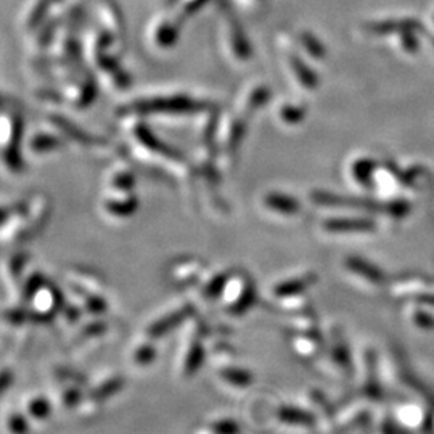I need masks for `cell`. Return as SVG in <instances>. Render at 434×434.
Listing matches in <instances>:
<instances>
[{"label":"cell","mask_w":434,"mask_h":434,"mask_svg":"<svg viewBox=\"0 0 434 434\" xmlns=\"http://www.w3.org/2000/svg\"><path fill=\"white\" fill-rule=\"evenodd\" d=\"M183 19L174 12V10H166L154 17L148 24L147 39L154 50L166 52V50L176 46L179 33H181V23Z\"/></svg>","instance_id":"cell-1"},{"label":"cell","mask_w":434,"mask_h":434,"mask_svg":"<svg viewBox=\"0 0 434 434\" xmlns=\"http://www.w3.org/2000/svg\"><path fill=\"white\" fill-rule=\"evenodd\" d=\"M124 385H126V381H124L123 375H111L108 378H103L92 389H87L86 394H84L81 407H79V412L82 415L92 417L93 413L102 410L105 404L111 401L113 397H116L124 389Z\"/></svg>","instance_id":"cell-2"},{"label":"cell","mask_w":434,"mask_h":434,"mask_svg":"<svg viewBox=\"0 0 434 434\" xmlns=\"http://www.w3.org/2000/svg\"><path fill=\"white\" fill-rule=\"evenodd\" d=\"M224 33V46L226 50L230 53L237 62H248L251 58V47H249V41L244 36L243 29L237 21L232 18H227V21L222 26Z\"/></svg>","instance_id":"cell-3"},{"label":"cell","mask_w":434,"mask_h":434,"mask_svg":"<svg viewBox=\"0 0 434 434\" xmlns=\"http://www.w3.org/2000/svg\"><path fill=\"white\" fill-rule=\"evenodd\" d=\"M53 3H57V0H26L19 17V24L24 31H36L39 24L48 18Z\"/></svg>","instance_id":"cell-4"},{"label":"cell","mask_w":434,"mask_h":434,"mask_svg":"<svg viewBox=\"0 0 434 434\" xmlns=\"http://www.w3.org/2000/svg\"><path fill=\"white\" fill-rule=\"evenodd\" d=\"M188 316H190V309L188 307H181L177 309V311L169 312L166 316L156 318L153 323H150V327L145 330V336L148 339H158L168 335L169 332L177 328L182 322H186V318Z\"/></svg>","instance_id":"cell-5"},{"label":"cell","mask_w":434,"mask_h":434,"mask_svg":"<svg viewBox=\"0 0 434 434\" xmlns=\"http://www.w3.org/2000/svg\"><path fill=\"white\" fill-rule=\"evenodd\" d=\"M97 15L98 19L103 24V29L109 34V36L113 39L123 37L124 29L123 18L121 13L118 12V8L113 5V2H109V0H102V2L97 5Z\"/></svg>","instance_id":"cell-6"},{"label":"cell","mask_w":434,"mask_h":434,"mask_svg":"<svg viewBox=\"0 0 434 434\" xmlns=\"http://www.w3.org/2000/svg\"><path fill=\"white\" fill-rule=\"evenodd\" d=\"M84 394H86L84 385L58 381L57 404L63 408V410H74V408L81 407V404L84 401Z\"/></svg>","instance_id":"cell-7"},{"label":"cell","mask_w":434,"mask_h":434,"mask_svg":"<svg viewBox=\"0 0 434 434\" xmlns=\"http://www.w3.org/2000/svg\"><path fill=\"white\" fill-rule=\"evenodd\" d=\"M24 413L31 422L46 423L53 413V404L44 396H34L24 404Z\"/></svg>","instance_id":"cell-8"},{"label":"cell","mask_w":434,"mask_h":434,"mask_svg":"<svg viewBox=\"0 0 434 434\" xmlns=\"http://www.w3.org/2000/svg\"><path fill=\"white\" fill-rule=\"evenodd\" d=\"M203 363V346L199 341H192L186 347V351H182L181 356V373L186 378L192 377L195 372L199 370Z\"/></svg>","instance_id":"cell-9"},{"label":"cell","mask_w":434,"mask_h":434,"mask_svg":"<svg viewBox=\"0 0 434 434\" xmlns=\"http://www.w3.org/2000/svg\"><path fill=\"white\" fill-rule=\"evenodd\" d=\"M264 204H266V208L271 209V211L285 214V216L298 214L299 209H301L296 199L289 198L288 195L285 197V195H280V193L267 195L266 199H264Z\"/></svg>","instance_id":"cell-10"},{"label":"cell","mask_w":434,"mask_h":434,"mask_svg":"<svg viewBox=\"0 0 434 434\" xmlns=\"http://www.w3.org/2000/svg\"><path fill=\"white\" fill-rule=\"evenodd\" d=\"M323 228L328 232H367L373 230L375 226L370 221H361V219H333L323 224Z\"/></svg>","instance_id":"cell-11"},{"label":"cell","mask_w":434,"mask_h":434,"mask_svg":"<svg viewBox=\"0 0 434 434\" xmlns=\"http://www.w3.org/2000/svg\"><path fill=\"white\" fill-rule=\"evenodd\" d=\"M346 266L349 271L356 272V275L365 278L367 282L370 283H377V285H380V283L385 280V277H383V272L380 271V269L372 266V264H368L365 261H362V259H347Z\"/></svg>","instance_id":"cell-12"},{"label":"cell","mask_w":434,"mask_h":434,"mask_svg":"<svg viewBox=\"0 0 434 434\" xmlns=\"http://www.w3.org/2000/svg\"><path fill=\"white\" fill-rule=\"evenodd\" d=\"M154 359H156V349H154L153 344L148 341H143L138 344V346L134 347L132 356H131L132 363L138 368H145V367L152 365V363L154 362Z\"/></svg>","instance_id":"cell-13"},{"label":"cell","mask_w":434,"mask_h":434,"mask_svg":"<svg viewBox=\"0 0 434 434\" xmlns=\"http://www.w3.org/2000/svg\"><path fill=\"white\" fill-rule=\"evenodd\" d=\"M5 430L8 434H29L31 433V420L24 412H12L5 420Z\"/></svg>","instance_id":"cell-14"},{"label":"cell","mask_w":434,"mask_h":434,"mask_svg":"<svg viewBox=\"0 0 434 434\" xmlns=\"http://www.w3.org/2000/svg\"><path fill=\"white\" fill-rule=\"evenodd\" d=\"M208 2L209 0H172L171 10H174L182 19H186L199 12Z\"/></svg>","instance_id":"cell-15"},{"label":"cell","mask_w":434,"mask_h":434,"mask_svg":"<svg viewBox=\"0 0 434 434\" xmlns=\"http://www.w3.org/2000/svg\"><path fill=\"white\" fill-rule=\"evenodd\" d=\"M197 434H240V426L232 420H217L199 428Z\"/></svg>","instance_id":"cell-16"},{"label":"cell","mask_w":434,"mask_h":434,"mask_svg":"<svg viewBox=\"0 0 434 434\" xmlns=\"http://www.w3.org/2000/svg\"><path fill=\"white\" fill-rule=\"evenodd\" d=\"M314 280V277H301V278H293V280H288L282 285H278V288L275 289L277 296H289V294H296V293H302L311 282Z\"/></svg>","instance_id":"cell-17"},{"label":"cell","mask_w":434,"mask_h":434,"mask_svg":"<svg viewBox=\"0 0 434 434\" xmlns=\"http://www.w3.org/2000/svg\"><path fill=\"white\" fill-rule=\"evenodd\" d=\"M299 39V44H301V47L304 48V52L309 53V57L312 58H323V53H325V48H323V46L320 42L317 41L316 37L312 36V34L309 33H301L298 36Z\"/></svg>","instance_id":"cell-18"},{"label":"cell","mask_w":434,"mask_h":434,"mask_svg":"<svg viewBox=\"0 0 434 434\" xmlns=\"http://www.w3.org/2000/svg\"><path fill=\"white\" fill-rule=\"evenodd\" d=\"M289 64H291V69H293L294 73H296L298 79L302 82L304 87L314 89V87L317 86V78H316V74L309 71V69L302 64V62H299V60L291 57V58H289Z\"/></svg>","instance_id":"cell-19"},{"label":"cell","mask_w":434,"mask_h":434,"mask_svg":"<svg viewBox=\"0 0 434 434\" xmlns=\"http://www.w3.org/2000/svg\"><path fill=\"white\" fill-rule=\"evenodd\" d=\"M62 142L57 141L55 137H48L46 136V134H42V136L39 137H34V141L31 143V150L36 153H48V152H57V150L62 147L60 145Z\"/></svg>","instance_id":"cell-20"},{"label":"cell","mask_w":434,"mask_h":434,"mask_svg":"<svg viewBox=\"0 0 434 434\" xmlns=\"http://www.w3.org/2000/svg\"><path fill=\"white\" fill-rule=\"evenodd\" d=\"M221 378L230 383V385H237V386H244L249 383V375L246 372L237 370V368H230V370H226L221 373Z\"/></svg>","instance_id":"cell-21"},{"label":"cell","mask_w":434,"mask_h":434,"mask_svg":"<svg viewBox=\"0 0 434 434\" xmlns=\"http://www.w3.org/2000/svg\"><path fill=\"white\" fill-rule=\"evenodd\" d=\"M13 381H15L13 372L10 370V368H0V397L8 392V389L12 388Z\"/></svg>","instance_id":"cell-22"},{"label":"cell","mask_w":434,"mask_h":434,"mask_svg":"<svg viewBox=\"0 0 434 434\" xmlns=\"http://www.w3.org/2000/svg\"><path fill=\"white\" fill-rule=\"evenodd\" d=\"M238 7L246 10V12H257L266 3V0H233Z\"/></svg>","instance_id":"cell-23"},{"label":"cell","mask_w":434,"mask_h":434,"mask_svg":"<svg viewBox=\"0 0 434 434\" xmlns=\"http://www.w3.org/2000/svg\"><path fill=\"white\" fill-rule=\"evenodd\" d=\"M430 19H431V26L434 28V10H433V13H431V17H430Z\"/></svg>","instance_id":"cell-24"}]
</instances>
